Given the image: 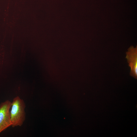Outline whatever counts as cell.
I'll list each match as a JSON object with an SVG mask.
<instances>
[{
  "label": "cell",
  "instance_id": "1",
  "mask_svg": "<svg viewBox=\"0 0 137 137\" xmlns=\"http://www.w3.org/2000/svg\"><path fill=\"white\" fill-rule=\"evenodd\" d=\"M25 107L24 100L20 97L17 96L13 98L10 111L11 126L12 127L21 126L23 124L26 118Z\"/></svg>",
  "mask_w": 137,
  "mask_h": 137
},
{
  "label": "cell",
  "instance_id": "2",
  "mask_svg": "<svg viewBox=\"0 0 137 137\" xmlns=\"http://www.w3.org/2000/svg\"><path fill=\"white\" fill-rule=\"evenodd\" d=\"M11 104L8 100L0 104V133L11 126L10 111Z\"/></svg>",
  "mask_w": 137,
  "mask_h": 137
},
{
  "label": "cell",
  "instance_id": "3",
  "mask_svg": "<svg viewBox=\"0 0 137 137\" xmlns=\"http://www.w3.org/2000/svg\"><path fill=\"white\" fill-rule=\"evenodd\" d=\"M126 53V58L131 71L130 75L135 79L137 78V48L131 46Z\"/></svg>",
  "mask_w": 137,
  "mask_h": 137
}]
</instances>
